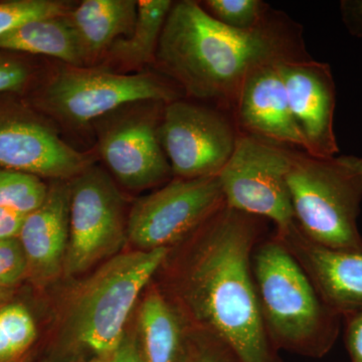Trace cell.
I'll use <instances>...</instances> for the list:
<instances>
[{
  "label": "cell",
  "mask_w": 362,
  "mask_h": 362,
  "mask_svg": "<svg viewBox=\"0 0 362 362\" xmlns=\"http://www.w3.org/2000/svg\"><path fill=\"white\" fill-rule=\"evenodd\" d=\"M267 221L223 206L169 250V295L190 331L235 362H282L267 332L252 258Z\"/></svg>",
  "instance_id": "6da1fadb"
},
{
  "label": "cell",
  "mask_w": 362,
  "mask_h": 362,
  "mask_svg": "<svg viewBox=\"0 0 362 362\" xmlns=\"http://www.w3.org/2000/svg\"><path fill=\"white\" fill-rule=\"evenodd\" d=\"M303 33L284 11L272 9L261 25L238 30L214 20L201 2L181 0L171 7L154 63L185 96L232 114L255 71L312 59Z\"/></svg>",
  "instance_id": "7a4b0ae2"
},
{
  "label": "cell",
  "mask_w": 362,
  "mask_h": 362,
  "mask_svg": "<svg viewBox=\"0 0 362 362\" xmlns=\"http://www.w3.org/2000/svg\"><path fill=\"white\" fill-rule=\"evenodd\" d=\"M252 275L275 349L320 358L332 349L342 319L323 303L306 273L272 233L252 252Z\"/></svg>",
  "instance_id": "3957f363"
},
{
  "label": "cell",
  "mask_w": 362,
  "mask_h": 362,
  "mask_svg": "<svg viewBox=\"0 0 362 362\" xmlns=\"http://www.w3.org/2000/svg\"><path fill=\"white\" fill-rule=\"evenodd\" d=\"M295 223L317 244L362 252V157L317 158L293 149L287 173Z\"/></svg>",
  "instance_id": "277c9868"
},
{
  "label": "cell",
  "mask_w": 362,
  "mask_h": 362,
  "mask_svg": "<svg viewBox=\"0 0 362 362\" xmlns=\"http://www.w3.org/2000/svg\"><path fill=\"white\" fill-rule=\"evenodd\" d=\"M169 250H135L107 259L71 298L65 322L69 334L98 356H110L122 341L138 297Z\"/></svg>",
  "instance_id": "5b68a950"
},
{
  "label": "cell",
  "mask_w": 362,
  "mask_h": 362,
  "mask_svg": "<svg viewBox=\"0 0 362 362\" xmlns=\"http://www.w3.org/2000/svg\"><path fill=\"white\" fill-rule=\"evenodd\" d=\"M183 97L175 83L149 71L118 74L70 66L49 80L40 103L65 122L82 126L129 105L168 104Z\"/></svg>",
  "instance_id": "8992f818"
},
{
  "label": "cell",
  "mask_w": 362,
  "mask_h": 362,
  "mask_svg": "<svg viewBox=\"0 0 362 362\" xmlns=\"http://www.w3.org/2000/svg\"><path fill=\"white\" fill-rule=\"evenodd\" d=\"M293 149L240 134L218 177L226 206L282 230L295 221L287 173Z\"/></svg>",
  "instance_id": "52a82bcc"
},
{
  "label": "cell",
  "mask_w": 362,
  "mask_h": 362,
  "mask_svg": "<svg viewBox=\"0 0 362 362\" xmlns=\"http://www.w3.org/2000/svg\"><path fill=\"white\" fill-rule=\"evenodd\" d=\"M69 187L70 238L64 270L78 275L118 255L127 239V221L122 195L99 166H88Z\"/></svg>",
  "instance_id": "ba28073f"
},
{
  "label": "cell",
  "mask_w": 362,
  "mask_h": 362,
  "mask_svg": "<svg viewBox=\"0 0 362 362\" xmlns=\"http://www.w3.org/2000/svg\"><path fill=\"white\" fill-rule=\"evenodd\" d=\"M158 135L173 176L194 180L218 176L240 134L232 114L182 98L164 106Z\"/></svg>",
  "instance_id": "9c48e42d"
},
{
  "label": "cell",
  "mask_w": 362,
  "mask_h": 362,
  "mask_svg": "<svg viewBox=\"0 0 362 362\" xmlns=\"http://www.w3.org/2000/svg\"><path fill=\"white\" fill-rule=\"evenodd\" d=\"M225 204L218 176L175 177L135 202L127 218V239L139 251L171 249Z\"/></svg>",
  "instance_id": "30bf717a"
},
{
  "label": "cell",
  "mask_w": 362,
  "mask_h": 362,
  "mask_svg": "<svg viewBox=\"0 0 362 362\" xmlns=\"http://www.w3.org/2000/svg\"><path fill=\"white\" fill-rule=\"evenodd\" d=\"M164 106L159 102H143L136 109L124 107L103 120L98 130L102 158L125 187H154L168 183L173 176L158 135Z\"/></svg>",
  "instance_id": "8fae6325"
},
{
  "label": "cell",
  "mask_w": 362,
  "mask_h": 362,
  "mask_svg": "<svg viewBox=\"0 0 362 362\" xmlns=\"http://www.w3.org/2000/svg\"><path fill=\"white\" fill-rule=\"evenodd\" d=\"M89 156L73 148L35 112L11 100H0V168L71 180L90 166Z\"/></svg>",
  "instance_id": "7c38bea8"
},
{
  "label": "cell",
  "mask_w": 362,
  "mask_h": 362,
  "mask_svg": "<svg viewBox=\"0 0 362 362\" xmlns=\"http://www.w3.org/2000/svg\"><path fill=\"white\" fill-rule=\"evenodd\" d=\"M280 70L290 109L306 142L305 152L317 158L337 156V86L331 66L310 59L284 64Z\"/></svg>",
  "instance_id": "4fadbf2b"
},
{
  "label": "cell",
  "mask_w": 362,
  "mask_h": 362,
  "mask_svg": "<svg viewBox=\"0 0 362 362\" xmlns=\"http://www.w3.org/2000/svg\"><path fill=\"white\" fill-rule=\"evenodd\" d=\"M274 233L303 269L331 311L342 320L362 311V252L317 244L301 232L295 221Z\"/></svg>",
  "instance_id": "5bb4252c"
},
{
  "label": "cell",
  "mask_w": 362,
  "mask_h": 362,
  "mask_svg": "<svg viewBox=\"0 0 362 362\" xmlns=\"http://www.w3.org/2000/svg\"><path fill=\"white\" fill-rule=\"evenodd\" d=\"M280 66H266L247 78L233 108V122L239 134L305 152L306 142L290 109Z\"/></svg>",
  "instance_id": "9a60e30c"
},
{
  "label": "cell",
  "mask_w": 362,
  "mask_h": 362,
  "mask_svg": "<svg viewBox=\"0 0 362 362\" xmlns=\"http://www.w3.org/2000/svg\"><path fill=\"white\" fill-rule=\"evenodd\" d=\"M57 180L45 201L28 214L18 240L28 265V275L39 282L56 277L64 269L70 238V187Z\"/></svg>",
  "instance_id": "2e32d148"
},
{
  "label": "cell",
  "mask_w": 362,
  "mask_h": 362,
  "mask_svg": "<svg viewBox=\"0 0 362 362\" xmlns=\"http://www.w3.org/2000/svg\"><path fill=\"white\" fill-rule=\"evenodd\" d=\"M138 329L144 362H189V327L161 290L153 288L143 300Z\"/></svg>",
  "instance_id": "e0dca14e"
},
{
  "label": "cell",
  "mask_w": 362,
  "mask_h": 362,
  "mask_svg": "<svg viewBox=\"0 0 362 362\" xmlns=\"http://www.w3.org/2000/svg\"><path fill=\"white\" fill-rule=\"evenodd\" d=\"M84 54L85 64L129 37L137 18L135 0H84L68 13Z\"/></svg>",
  "instance_id": "ac0fdd59"
},
{
  "label": "cell",
  "mask_w": 362,
  "mask_h": 362,
  "mask_svg": "<svg viewBox=\"0 0 362 362\" xmlns=\"http://www.w3.org/2000/svg\"><path fill=\"white\" fill-rule=\"evenodd\" d=\"M0 51L44 54L77 68L86 65L68 14L39 18L18 26L0 37Z\"/></svg>",
  "instance_id": "d6986e66"
},
{
  "label": "cell",
  "mask_w": 362,
  "mask_h": 362,
  "mask_svg": "<svg viewBox=\"0 0 362 362\" xmlns=\"http://www.w3.org/2000/svg\"><path fill=\"white\" fill-rule=\"evenodd\" d=\"M173 1L140 0L137 18L129 37L114 42L109 49L112 58L130 66L154 63L159 40Z\"/></svg>",
  "instance_id": "ffe728a7"
},
{
  "label": "cell",
  "mask_w": 362,
  "mask_h": 362,
  "mask_svg": "<svg viewBox=\"0 0 362 362\" xmlns=\"http://www.w3.org/2000/svg\"><path fill=\"white\" fill-rule=\"evenodd\" d=\"M37 326L25 305L0 307V362H14L32 346Z\"/></svg>",
  "instance_id": "44dd1931"
},
{
  "label": "cell",
  "mask_w": 362,
  "mask_h": 362,
  "mask_svg": "<svg viewBox=\"0 0 362 362\" xmlns=\"http://www.w3.org/2000/svg\"><path fill=\"white\" fill-rule=\"evenodd\" d=\"M47 189L37 176L0 168V206L32 213L45 201Z\"/></svg>",
  "instance_id": "7402d4cb"
},
{
  "label": "cell",
  "mask_w": 362,
  "mask_h": 362,
  "mask_svg": "<svg viewBox=\"0 0 362 362\" xmlns=\"http://www.w3.org/2000/svg\"><path fill=\"white\" fill-rule=\"evenodd\" d=\"M202 6L214 20L238 30L256 28L272 11L262 0H206Z\"/></svg>",
  "instance_id": "603a6c76"
},
{
  "label": "cell",
  "mask_w": 362,
  "mask_h": 362,
  "mask_svg": "<svg viewBox=\"0 0 362 362\" xmlns=\"http://www.w3.org/2000/svg\"><path fill=\"white\" fill-rule=\"evenodd\" d=\"M71 2L61 0H9L0 2V37L28 21L66 16Z\"/></svg>",
  "instance_id": "cb8c5ba5"
},
{
  "label": "cell",
  "mask_w": 362,
  "mask_h": 362,
  "mask_svg": "<svg viewBox=\"0 0 362 362\" xmlns=\"http://www.w3.org/2000/svg\"><path fill=\"white\" fill-rule=\"evenodd\" d=\"M28 275V265L20 240H0V288L13 287Z\"/></svg>",
  "instance_id": "d4e9b609"
},
{
  "label": "cell",
  "mask_w": 362,
  "mask_h": 362,
  "mask_svg": "<svg viewBox=\"0 0 362 362\" xmlns=\"http://www.w3.org/2000/svg\"><path fill=\"white\" fill-rule=\"evenodd\" d=\"M30 78L32 70L25 62L0 51V94L23 90Z\"/></svg>",
  "instance_id": "484cf974"
},
{
  "label": "cell",
  "mask_w": 362,
  "mask_h": 362,
  "mask_svg": "<svg viewBox=\"0 0 362 362\" xmlns=\"http://www.w3.org/2000/svg\"><path fill=\"white\" fill-rule=\"evenodd\" d=\"M345 344L351 362H362V311L343 319Z\"/></svg>",
  "instance_id": "4316f807"
},
{
  "label": "cell",
  "mask_w": 362,
  "mask_h": 362,
  "mask_svg": "<svg viewBox=\"0 0 362 362\" xmlns=\"http://www.w3.org/2000/svg\"><path fill=\"white\" fill-rule=\"evenodd\" d=\"M189 362H235L230 352L207 338L199 337Z\"/></svg>",
  "instance_id": "83f0119b"
},
{
  "label": "cell",
  "mask_w": 362,
  "mask_h": 362,
  "mask_svg": "<svg viewBox=\"0 0 362 362\" xmlns=\"http://www.w3.org/2000/svg\"><path fill=\"white\" fill-rule=\"evenodd\" d=\"M340 13L350 35L362 39V0H342Z\"/></svg>",
  "instance_id": "f1b7e54d"
},
{
  "label": "cell",
  "mask_w": 362,
  "mask_h": 362,
  "mask_svg": "<svg viewBox=\"0 0 362 362\" xmlns=\"http://www.w3.org/2000/svg\"><path fill=\"white\" fill-rule=\"evenodd\" d=\"M26 214L0 206V240L16 239Z\"/></svg>",
  "instance_id": "f546056e"
},
{
  "label": "cell",
  "mask_w": 362,
  "mask_h": 362,
  "mask_svg": "<svg viewBox=\"0 0 362 362\" xmlns=\"http://www.w3.org/2000/svg\"><path fill=\"white\" fill-rule=\"evenodd\" d=\"M107 362H144V359L134 340L125 333L120 345L108 357Z\"/></svg>",
  "instance_id": "4dcf8cb0"
},
{
  "label": "cell",
  "mask_w": 362,
  "mask_h": 362,
  "mask_svg": "<svg viewBox=\"0 0 362 362\" xmlns=\"http://www.w3.org/2000/svg\"><path fill=\"white\" fill-rule=\"evenodd\" d=\"M4 301V288H0V307L4 306L2 302Z\"/></svg>",
  "instance_id": "1f68e13d"
}]
</instances>
